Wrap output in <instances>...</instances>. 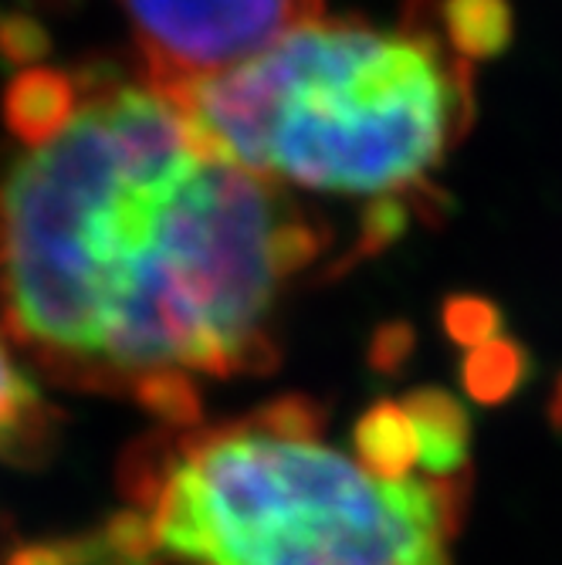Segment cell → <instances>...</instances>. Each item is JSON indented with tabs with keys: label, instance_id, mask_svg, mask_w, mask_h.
Returning <instances> with one entry per match:
<instances>
[{
	"label": "cell",
	"instance_id": "ba28073f",
	"mask_svg": "<svg viewBox=\"0 0 562 565\" xmlns=\"http://www.w3.org/2000/svg\"><path fill=\"white\" fill-rule=\"evenodd\" d=\"M55 414L0 332V460L31 457L51 444Z\"/></svg>",
	"mask_w": 562,
	"mask_h": 565
},
{
	"label": "cell",
	"instance_id": "9c48e42d",
	"mask_svg": "<svg viewBox=\"0 0 562 565\" xmlns=\"http://www.w3.org/2000/svg\"><path fill=\"white\" fill-rule=\"evenodd\" d=\"M441 34L457 58H501L516 38L512 0H441Z\"/></svg>",
	"mask_w": 562,
	"mask_h": 565
},
{
	"label": "cell",
	"instance_id": "52a82bcc",
	"mask_svg": "<svg viewBox=\"0 0 562 565\" xmlns=\"http://www.w3.org/2000/svg\"><path fill=\"white\" fill-rule=\"evenodd\" d=\"M82 82L65 72H21L4 95V119L31 149L55 139L78 113Z\"/></svg>",
	"mask_w": 562,
	"mask_h": 565
},
{
	"label": "cell",
	"instance_id": "9a60e30c",
	"mask_svg": "<svg viewBox=\"0 0 562 565\" xmlns=\"http://www.w3.org/2000/svg\"><path fill=\"white\" fill-rule=\"evenodd\" d=\"M0 47H4L8 58L28 62L44 47V34L31 21H4L0 24Z\"/></svg>",
	"mask_w": 562,
	"mask_h": 565
},
{
	"label": "cell",
	"instance_id": "7a4b0ae2",
	"mask_svg": "<svg viewBox=\"0 0 562 565\" xmlns=\"http://www.w3.org/2000/svg\"><path fill=\"white\" fill-rule=\"evenodd\" d=\"M468 504L471 471L390 484L322 440L227 420L177 430L163 488L132 511L163 565H450Z\"/></svg>",
	"mask_w": 562,
	"mask_h": 565
},
{
	"label": "cell",
	"instance_id": "8992f818",
	"mask_svg": "<svg viewBox=\"0 0 562 565\" xmlns=\"http://www.w3.org/2000/svg\"><path fill=\"white\" fill-rule=\"evenodd\" d=\"M352 460L377 481H411L421 465V444L411 414L400 399H377L370 403L352 424L349 434Z\"/></svg>",
	"mask_w": 562,
	"mask_h": 565
},
{
	"label": "cell",
	"instance_id": "2e32d148",
	"mask_svg": "<svg viewBox=\"0 0 562 565\" xmlns=\"http://www.w3.org/2000/svg\"><path fill=\"white\" fill-rule=\"evenodd\" d=\"M545 417H549V427H552L555 434H562V373L555 376V383H552V390H549Z\"/></svg>",
	"mask_w": 562,
	"mask_h": 565
},
{
	"label": "cell",
	"instance_id": "3957f363",
	"mask_svg": "<svg viewBox=\"0 0 562 565\" xmlns=\"http://www.w3.org/2000/svg\"><path fill=\"white\" fill-rule=\"evenodd\" d=\"M251 62L275 102L265 177L309 190H411L475 116L471 65L441 28L383 34L360 18H319Z\"/></svg>",
	"mask_w": 562,
	"mask_h": 565
},
{
	"label": "cell",
	"instance_id": "277c9868",
	"mask_svg": "<svg viewBox=\"0 0 562 565\" xmlns=\"http://www.w3.org/2000/svg\"><path fill=\"white\" fill-rule=\"evenodd\" d=\"M142 85L173 92L262 55L322 18L326 0H123Z\"/></svg>",
	"mask_w": 562,
	"mask_h": 565
},
{
	"label": "cell",
	"instance_id": "4fadbf2b",
	"mask_svg": "<svg viewBox=\"0 0 562 565\" xmlns=\"http://www.w3.org/2000/svg\"><path fill=\"white\" fill-rule=\"evenodd\" d=\"M441 326L454 345L475 349L501 332L505 312L485 295H450L441 305Z\"/></svg>",
	"mask_w": 562,
	"mask_h": 565
},
{
	"label": "cell",
	"instance_id": "5b68a950",
	"mask_svg": "<svg viewBox=\"0 0 562 565\" xmlns=\"http://www.w3.org/2000/svg\"><path fill=\"white\" fill-rule=\"evenodd\" d=\"M421 444V478H450L471 471V414L454 393L441 386H417L403 399Z\"/></svg>",
	"mask_w": 562,
	"mask_h": 565
},
{
	"label": "cell",
	"instance_id": "30bf717a",
	"mask_svg": "<svg viewBox=\"0 0 562 565\" xmlns=\"http://www.w3.org/2000/svg\"><path fill=\"white\" fill-rule=\"evenodd\" d=\"M536 376V355L522 339L495 335L468 349L462 363V386L481 406H501L519 396Z\"/></svg>",
	"mask_w": 562,
	"mask_h": 565
},
{
	"label": "cell",
	"instance_id": "6da1fadb",
	"mask_svg": "<svg viewBox=\"0 0 562 565\" xmlns=\"http://www.w3.org/2000/svg\"><path fill=\"white\" fill-rule=\"evenodd\" d=\"M75 119L0 183V326L72 390H92L102 332L170 186L214 152L149 85L78 78Z\"/></svg>",
	"mask_w": 562,
	"mask_h": 565
},
{
	"label": "cell",
	"instance_id": "8fae6325",
	"mask_svg": "<svg viewBox=\"0 0 562 565\" xmlns=\"http://www.w3.org/2000/svg\"><path fill=\"white\" fill-rule=\"evenodd\" d=\"M411 217H414V207L411 200H406V193H380L370 207L360 214V231H356V244L352 250L346 254V258L336 265V278L346 275L349 268L363 265L370 258H377V254H383L386 247H393L406 227H411Z\"/></svg>",
	"mask_w": 562,
	"mask_h": 565
},
{
	"label": "cell",
	"instance_id": "7c38bea8",
	"mask_svg": "<svg viewBox=\"0 0 562 565\" xmlns=\"http://www.w3.org/2000/svg\"><path fill=\"white\" fill-rule=\"evenodd\" d=\"M251 430L285 440H322L329 424V406L309 393H285L241 417Z\"/></svg>",
	"mask_w": 562,
	"mask_h": 565
},
{
	"label": "cell",
	"instance_id": "5bb4252c",
	"mask_svg": "<svg viewBox=\"0 0 562 565\" xmlns=\"http://www.w3.org/2000/svg\"><path fill=\"white\" fill-rule=\"evenodd\" d=\"M417 352V329L406 319H393L377 326L367 345V366L380 376H400Z\"/></svg>",
	"mask_w": 562,
	"mask_h": 565
}]
</instances>
